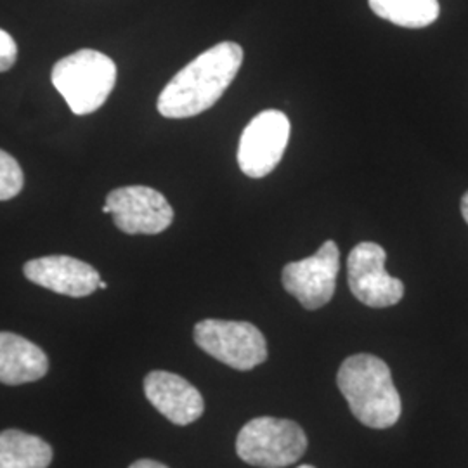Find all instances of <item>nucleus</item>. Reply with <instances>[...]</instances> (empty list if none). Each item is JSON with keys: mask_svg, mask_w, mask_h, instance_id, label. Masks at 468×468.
Here are the masks:
<instances>
[{"mask_svg": "<svg viewBox=\"0 0 468 468\" xmlns=\"http://www.w3.org/2000/svg\"><path fill=\"white\" fill-rule=\"evenodd\" d=\"M336 384L352 415L369 429H388L401 417V398L390 369L380 357L354 354L336 375Z\"/></svg>", "mask_w": 468, "mask_h": 468, "instance_id": "2", "label": "nucleus"}, {"mask_svg": "<svg viewBox=\"0 0 468 468\" xmlns=\"http://www.w3.org/2000/svg\"><path fill=\"white\" fill-rule=\"evenodd\" d=\"M193 335L201 351L238 371H249L268 359L264 335L247 321L203 319Z\"/></svg>", "mask_w": 468, "mask_h": 468, "instance_id": "5", "label": "nucleus"}, {"mask_svg": "<svg viewBox=\"0 0 468 468\" xmlns=\"http://www.w3.org/2000/svg\"><path fill=\"white\" fill-rule=\"evenodd\" d=\"M299 468H314L313 465H302V467Z\"/></svg>", "mask_w": 468, "mask_h": 468, "instance_id": "20", "label": "nucleus"}, {"mask_svg": "<svg viewBox=\"0 0 468 468\" xmlns=\"http://www.w3.org/2000/svg\"><path fill=\"white\" fill-rule=\"evenodd\" d=\"M290 120L280 110H266L250 120L238 146V165L245 176L261 179L283 158L290 139Z\"/></svg>", "mask_w": 468, "mask_h": 468, "instance_id": "6", "label": "nucleus"}, {"mask_svg": "<svg viewBox=\"0 0 468 468\" xmlns=\"http://www.w3.org/2000/svg\"><path fill=\"white\" fill-rule=\"evenodd\" d=\"M17 48L15 38L0 28V73L15 67Z\"/></svg>", "mask_w": 468, "mask_h": 468, "instance_id": "16", "label": "nucleus"}, {"mask_svg": "<svg viewBox=\"0 0 468 468\" xmlns=\"http://www.w3.org/2000/svg\"><path fill=\"white\" fill-rule=\"evenodd\" d=\"M340 269V251L335 241H324L319 250L283 268L284 290L301 302L307 311H316L334 297L336 274Z\"/></svg>", "mask_w": 468, "mask_h": 468, "instance_id": "8", "label": "nucleus"}, {"mask_svg": "<svg viewBox=\"0 0 468 468\" xmlns=\"http://www.w3.org/2000/svg\"><path fill=\"white\" fill-rule=\"evenodd\" d=\"M50 80L75 115H90L110 98L117 67L100 50L80 49L54 65Z\"/></svg>", "mask_w": 468, "mask_h": 468, "instance_id": "3", "label": "nucleus"}, {"mask_svg": "<svg viewBox=\"0 0 468 468\" xmlns=\"http://www.w3.org/2000/svg\"><path fill=\"white\" fill-rule=\"evenodd\" d=\"M371 11L404 28H425L439 17L437 0H368Z\"/></svg>", "mask_w": 468, "mask_h": 468, "instance_id": "14", "label": "nucleus"}, {"mask_svg": "<svg viewBox=\"0 0 468 468\" xmlns=\"http://www.w3.org/2000/svg\"><path fill=\"white\" fill-rule=\"evenodd\" d=\"M25 185V176L16 158L0 150V201L11 200Z\"/></svg>", "mask_w": 468, "mask_h": 468, "instance_id": "15", "label": "nucleus"}, {"mask_svg": "<svg viewBox=\"0 0 468 468\" xmlns=\"http://www.w3.org/2000/svg\"><path fill=\"white\" fill-rule=\"evenodd\" d=\"M112 214L122 233L160 234L170 228L174 210L167 198L148 186H125L113 189L102 207Z\"/></svg>", "mask_w": 468, "mask_h": 468, "instance_id": "7", "label": "nucleus"}, {"mask_svg": "<svg viewBox=\"0 0 468 468\" xmlns=\"http://www.w3.org/2000/svg\"><path fill=\"white\" fill-rule=\"evenodd\" d=\"M387 253L378 243L363 241L347 257V282L352 295L368 307L396 305L404 295V283L385 271Z\"/></svg>", "mask_w": 468, "mask_h": 468, "instance_id": "9", "label": "nucleus"}, {"mask_svg": "<svg viewBox=\"0 0 468 468\" xmlns=\"http://www.w3.org/2000/svg\"><path fill=\"white\" fill-rule=\"evenodd\" d=\"M100 288H101V290H106V288H108V284L104 283V282H102V280H101Z\"/></svg>", "mask_w": 468, "mask_h": 468, "instance_id": "19", "label": "nucleus"}, {"mask_svg": "<svg viewBox=\"0 0 468 468\" xmlns=\"http://www.w3.org/2000/svg\"><path fill=\"white\" fill-rule=\"evenodd\" d=\"M460 208H462V216L465 218V222L468 224V191L463 195L462 203H460Z\"/></svg>", "mask_w": 468, "mask_h": 468, "instance_id": "18", "label": "nucleus"}, {"mask_svg": "<svg viewBox=\"0 0 468 468\" xmlns=\"http://www.w3.org/2000/svg\"><path fill=\"white\" fill-rule=\"evenodd\" d=\"M148 401L174 425L185 427L200 419L205 402L200 390L170 371H151L144 378Z\"/></svg>", "mask_w": 468, "mask_h": 468, "instance_id": "11", "label": "nucleus"}, {"mask_svg": "<svg viewBox=\"0 0 468 468\" xmlns=\"http://www.w3.org/2000/svg\"><path fill=\"white\" fill-rule=\"evenodd\" d=\"M243 63V49L220 42L186 65L162 90L158 112L165 118H191L210 110L233 84Z\"/></svg>", "mask_w": 468, "mask_h": 468, "instance_id": "1", "label": "nucleus"}, {"mask_svg": "<svg viewBox=\"0 0 468 468\" xmlns=\"http://www.w3.org/2000/svg\"><path fill=\"white\" fill-rule=\"evenodd\" d=\"M129 468H168L160 463V462H154V460H137L135 463H133Z\"/></svg>", "mask_w": 468, "mask_h": 468, "instance_id": "17", "label": "nucleus"}, {"mask_svg": "<svg viewBox=\"0 0 468 468\" xmlns=\"http://www.w3.org/2000/svg\"><path fill=\"white\" fill-rule=\"evenodd\" d=\"M46 352L25 336L0 332V384L25 385L46 377Z\"/></svg>", "mask_w": 468, "mask_h": 468, "instance_id": "12", "label": "nucleus"}, {"mask_svg": "<svg viewBox=\"0 0 468 468\" xmlns=\"http://www.w3.org/2000/svg\"><path fill=\"white\" fill-rule=\"evenodd\" d=\"M307 450V437L292 420L259 417L236 437L238 456L253 467L283 468L299 462Z\"/></svg>", "mask_w": 468, "mask_h": 468, "instance_id": "4", "label": "nucleus"}, {"mask_svg": "<svg viewBox=\"0 0 468 468\" xmlns=\"http://www.w3.org/2000/svg\"><path fill=\"white\" fill-rule=\"evenodd\" d=\"M27 280L73 299H82L100 288L101 276L90 264L68 255H49L25 264Z\"/></svg>", "mask_w": 468, "mask_h": 468, "instance_id": "10", "label": "nucleus"}, {"mask_svg": "<svg viewBox=\"0 0 468 468\" xmlns=\"http://www.w3.org/2000/svg\"><path fill=\"white\" fill-rule=\"evenodd\" d=\"M52 448L37 437L16 429L0 432V468H48Z\"/></svg>", "mask_w": 468, "mask_h": 468, "instance_id": "13", "label": "nucleus"}]
</instances>
